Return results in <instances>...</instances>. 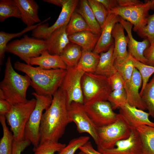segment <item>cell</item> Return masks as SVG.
Segmentation results:
<instances>
[{"label": "cell", "mask_w": 154, "mask_h": 154, "mask_svg": "<svg viewBox=\"0 0 154 154\" xmlns=\"http://www.w3.org/2000/svg\"><path fill=\"white\" fill-rule=\"evenodd\" d=\"M50 106L43 113L40 128V143L58 142L71 123L65 96L60 88L53 96Z\"/></svg>", "instance_id": "cell-1"}, {"label": "cell", "mask_w": 154, "mask_h": 154, "mask_svg": "<svg viewBox=\"0 0 154 154\" xmlns=\"http://www.w3.org/2000/svg\"><path fill=\"white\" fill-rule=\"evenodd\" d=\"M14 68L29 76L35 93L44 96H53L60 88L67 72L66 70L61 69H43L19 61L15 63Z\"/></svg>", "instance_id": "cell-2"}, {"label": "cell", "mask_w": 154, "mask_h": 154, "mask_svg": "<svg viewBox=\"0 0 154 154\" xmlns=\"http://www.w3.org/2000/svg\"><path fill=\"white\" fill-rule=\"evenodd\" d=\"M30 86V78L15 70L9 56L5 62L4 77L0 83V98L6 100L13 106L25 103L28 100L27 93Z\"/></svg>", "instance_id": "cell-3"}, {"label": "cell", "mask_w": 154, "mask_h": 154, "mask_svg": "<svg viewBox=\"0 0 154 154\" xmlns=\"http://www.w3.org/2000/svg\"><path fill=\"white\" fill-rule=\"evenodd\" d=\"M117 6L109 11L131 23L133 30L137 32L146 25L151 9L152 0L144 2L138 0H117Z\"/></svg>", "instance_id": "cell-4"}, {"label": "cell", "mask_w": 154, "mask_h": 154, "mask_svg": "<svg viewBox=\"0 0 154 154\" xmlns=\"http://www.w3.org/2000/svg\"><path fill=\"white\" fill-rule=\"evenodd\" d=\"M81 83L84 105L107 101L112 91L108 77L95 73H84Z\"/></svg>", "instance_id": "cell-5"}, {"label": "cell", "mask_w": 154, "mask_h": 154, "mask_svg": "<svg viewBox=\"0 0 154 154\" xmlns=\"http://www.w3.org/2000/svg\"><path fill=\"white\" fill-rule=\"evenodd\" d=\"M132 129L123 116L118 114L117 119L114 123L97 128L98 140L97 149L114 148L117 141L129 137Z\"/></svg>", "instance_id": "cell-6"}, {"label": "cell", "mask_w": 154, "mask_h": 154, "mask_svg": "<svg viewBox=\"0 0 154 154\" xmlns=\"http://www.w3.org/2000/svg\"><path fill=\"white\" fill-rule=\"evenodd\" d=\"M36 103V99L32 98L25 103L13 105L10 111L5 115L14 140L24 139L25 127Z\"/></svg>", "instance_id": "cell-7"}, {"label": "cell", "mask_w": 154, "mask_h": 154, "mask_svg": "<svg viewBox=\"0 0 154 154\" xmlns=\"http://www.w3.org/2000/svg\"><path fill=\"white\" fill-rule=\"evenodd\" d=\"M46 40L29 37L25 35L21 39L13 40L8 44L6 52L18 56L26 63L29 64V60L39 56L44 51L47 50Z\"/></svg>", "instance_id": "cell-8"}, {"label": "cell", "mask_w": 154, "mask_h": 154, "mask_svg": "<svg viewBox=\"0 0 154 154\" xmlns=\"http://www.w3.org/2000/svg\"><path fill=\"white\" fill-rule=\"evenodd\" d=\"M32 94L36 100V103L26 125L24 139L29 141L36 147L40 143V128L43 112L50 105L53 96L40 95L35 92Z\"/></svg>", "instance_id": "cell-9"}, {"label": "cell", "mask_w": 154, "mask_h": 154, "mask_svg": "<svg viewBox=\"0 0 154 154\" xmlns=\"http://www.w3.org/2000/svg\"><path fill=\"white\" fill-rule=\"evenodd\" d=\"M60 88L64 94L67 106L72 102L83 104L81 79L84 73L76 67L67 68Z\"/></svg>", "instance_id": "cell-10"}, {"label": "cell", "mask_w": 154, "mask_h": 154, "mask_svg": "<svg viewBox=\"0 0 154 154\" xmlns=\"http://www.w3.org/2000/svg\"><path fill=\"white\" fill-rule=\"evenodd\" d=\"M84 106L86 113L96 128L110 125L117 119L118 114L114 112L111 104L107 100L97 101Z\"/></svg>", "instance_id": "cell-11"}, {"label": "cell", "mask_w": 154, "mask_h": 154, "mask_svg": "<svg viewBox=\"0 0 154 154\" xmlns=\"http://www.w3.org/2000/svg\"><path fill=\"white\" fill-rule=\"evenodd\" d=\"M78 0H67L62 7L58 18L50 27L48 23H42L32 30V36L35 38L46 40L56 29L67 25L79 2Z\"/></svg>", "instance_id": "cell-12"}, {"label": "cell", "mask_w": 154, "mask_h": 154, "mask_svg": "<svg viewBox=\"0 0 154 154\" xmlns=\"http://www.w3.org/2000/svg\"><path fill=\"white\" fill-rule=\"evenodd\" d=\"M67 107L69 119L71 122L75 123L78 133H88L97 145L98 140L97 128L86 113L83 104L73 102Z\"/></svg>", "instance_id": "cell-13"}, {"label": "cell", "mask_w": 154, "mask_h": 154, "mask_svg": "<svg viewBox=\"0 0 154 154\" xmlns=\"http://www.w3.org/2000/svg\"><path fill=\"white\" fill-rule=\"evenodd\" d=\"M98 151L102 154H142L141 142L138 131L134 128L129 137L117 141L114 148Z\"/></svg>", "instance_id": "cell-14"}, {"label": "cell", "mask_w": 154, "mask_h": 154, "mask_svg": "<svg viewBox=\"0 0 154 154\" xmlns=\"http://www.w3.org/2000/svg\"><path fill=\"white\" fill-rule=\"evenodd\" d=\"M142 80L140 73L135 68L130 80L125 83L124 89L127 103L130 105L143 110H146L139 92L142 86Z\"/></svg>", "instance_id": "cell-15"}, {"label": "cell", "mask_w": 154, "mask_h": 154, "mask_svg": "<svg viewBox=\"0 0 154 154\" xmlns=\"http://www.w3.org/2000/svg\"><path fill=\"white\" fill-rule=\"evenodd\" d=\"M119 23L122 25L127 33L129 38L127 46L129 54L136 60L147 65V60L143 54L145 50L150 45L149 40L145 38L141 42L137 41L133 38L132 34L133 25L120 17Z\"/></svg>", "instance_id": "cell-16"}, {"label": "cell", "mask_w": 154, "mask_h": 154, "mask_svg": "<svg viewBox=\"0 0 154 154\" xmlns=\"http://www.w3.org/2000/svg\"><path fill=\"white\" fill-rule=\"evenodd\" d=\"M124 28L120 23L115 24L112 32V36L114 41L113 52L114 63L121 64L127 59L129 55L127 47L129 41L127 36L124 33Z\"/></svg>", "instance_id": "cell-17"}, {"label": "cell", "mask_w": 154, "mask_h": 154, "mask_svg": "<svg viewBox=\"0 0 154 154\" xmlns=\"http://www.w3.org/2000/svg\"><path fill=\"white\" fill-rule=\"evenodd\" d=\"M120 19L119 16L114 14H109L99 40L93 50V52L100 54L106 52L114 43L112 30L115 24L119 23Z\"/></svg>", "instance_id": "cell-18"}, {"label": "cell", "mask_w": 154, "mask_h": 154, "mask_svg": "<svg viewBox=\"0 0 154 154\" xmlns=\"http://www.w3.org/2000/svg\"><path fill=\"white\" fill-rule=\"evenodd\" d=\"M119 113L121 114L128 123L132 128L137 126L146 125L154 127V122L149 119L148 113L131 106L128 103L119 108Z\"/></svg>", "instance_id": "cell-19"}, {"label": "cell", "mask_w": 154, "mask_h": 154, "mask_svg": "<svg viewBox=\"0 0 154 154\" xmlns=\"http://www.w3.org/2000/svg\"><path fill=\"white\" fill-rule=\"evenodd\" d=\"M67 25L55 30L46 40L48 46L47 50L50 54L60 55L70 42L66 32Z\"/></svg>", "instance_id": "cell-20"}, {"label": "cell", "mask_w": 154, "mask_h": 154, "mask_svg": "<svg viewBox=\"0 0 154 154\" xmlns=\"http://www.w3.org/2000/svg\"><path fill=\"white\" fill-rule=\"evenodd\" d=\"M21 14V19L27 26L41 22L38 16L39 6L34 0H14Z\"/></svg>", "instance_id": "cell-21"}, {"label": "cell", "mask_w": 154, "mask_h": 154, "mask_svg": "<svg viewBox=\"0 0 154 154\" xmlns=\"http://www.w3.org/2000/svg\"><path fill=\"white\" fill-rule=\"evenodd\" d=\"M29 64L36 65L45 69H61L66 70L67 66L59 55L50 54L47 50L43 51L38 56L30 59Z\"/></svg>", "instance_id": "cell-22"}, {"label": "cell", "mask_w": 154, "mask_h": 154, "mask_svg": "<svg viewBox=\"0 0 154 154\" xmlns=\"http://www.w3.org/2000/svg\"><path fill=\"white\" fill-rule=\"evenodd\" d=\"M100 35L92 31H84L68 36L70 42L80 46L82 50L92 51L95 47Z\"/></svg>", "instance_id": "cell-23"}, {"label": "cell", "mask_w": 154, "mask_h": 154, "mask_svg": "<svg viewBox=\"0 0 154 154\" xmlns=\"http://www.w3.org/2000/svg\"><path fill=\"white\" fill-rule=\"evenodd\" d=\"M114 43L108 50L100 54L99 61L95 73L108 77L117 72L114 65Z\"/></svg>", "instance_id": "cell-24"}, {"label": "cell", "mask_w": 154, "mask_h": 154, "mask_svg": "<svg viewBox=\"0 0 154 154\" xmlns=\"http://www.w3.org/2000/svg\"><path fill=\"white\" fill-rule=\"evenodd\" d=\"M136 129L141 142L142 154H154V127L142 125Z\"/></svg>", "instance_id": "cell-25"}, {"label": "cell", "mask_w": 154, "mask_h": 154, "mask_svg": "<svg viewBox=\"0 0 154 154\" xmlns=\"http://www.w3.org/2000/svg\"><path fill=\"white\" fill-rule=\"evenodd\" d=\"M100 57V54L95 53L93 51L82 50L81 57L75 67L78 70L84 73H95Z\"/></svg>", "instance_id": "cell-26"}, {"label": "cell", "mask_w": 154, "mask_h": 154, "mask_svg": "<svg viewBox=\"0 0 154 154\" xmlns=\"http://www.w3.org/2000/svg\"><path fill=\"white\" fill-rule=\"evenodd\" d=\"M78 13L82 17L94 33L100 35L102 29L89 5L88 0L80 1Z\"/></svg>", "instance_id": "cell-27"}, {"label": "cell", "mask_w": 154, "mask_h": 154, "mask_svg": "<svg viewBox=\"0 0 154 154\" xmlns=\"http://www.w3.org/2000/svg\"><path fill=\"white\" fill-rule=\"evenodd\" d=\"M82 54V49L79 45L70 42L60 55L67 68L76 67Z\"/></svg>", "instance_id": "cell-28"}, {"label": "cell", "mask_w": 154, "mask_h": 154, "mask_svg": "<svg viewBox=\"0 0 154 154\" xmlns=\"http://www.w3.org/2000/svg\"><path fill=\"white\" fill-rule=\"evenodd\" d=\"M49 17L41 22L34 25L27 26L23 30L16 33H9L3 31L0 32V65L3 64L5 57V52L7 44L10 40L16 37H20L26 33L33 30L41 24L44 23L49 20Z\"/></svg>", "instance_id": "cell-29"}, {"label": "cell", "mask_w": 154, "mask_h": 154, "mask_svg": "<svg viewBox=\"0 0 154 154\" xmlns=\"http://www.w3.org/2000/svg\"><path fill=\"white\" fill-rule=\"evenodd\" d=\"M5 116L0 115V122L3 131V135L0 141V154H11L14 138L13 133L6 123Z\"/></svg>", "instance_id": "cell-30"}, {"label": "cell", "mask_w": 154, "mask_h": 154, "mask_svg": "<svg viewBox=\"0 0 154 154\" xmlns=\"http://www.w3.org/2000/svg\"><path fill=\"white\" fill-rule=\"evenodd\" d=\"M13 17L21 19L20 10L14 0H0V22Z\"/></svg>", "instance_id": "cell-31"}, {"label": "cell", "mask_w": 154, "mask_h": 154, "mask_svg": "<svg viewBox=\"0 0 154 154\" xmlns=\"http://www.w3.org/2000/svg\"><path fill=\"white\" fill-rule=\"evenodd\" d=\"M84 31H92L81 15L74 11L67 26L66 32L68 36Z\"/></svg>", "instance_id": "cell-32"}, {"label": "cell", "mask_w": 154, "mask_h": 154, "mask_svg": "<svg viewBox=\"0 0 154 154\" xmlns=\"http://www.w3.org/2000/svg\"><path fill=\"white\" fill-rule=\"evenodd\" d=\"M141 96L146 110L154 119V75L146 85Z\"/></svg>", "instance_id": "cell-33"}, {"label": "cell", "mask_w": 154, "mask_h": 154, "mask_svg": "<svg viewBox=\"0 0 154 154\" xmlns=\"http://www.w3.org/2000/svg\"><path fill=\"white\" fill-rule=\"evenodd\" d=\"M65 144L58 142L48 141L40 143L36 147H34L33 154H54L60 151L64 147Z\"/></svg>", "instance_id": "cell-34"}, {"label": "cell", "mask_w": 154, "mask_h": 154, "mask_svg": "<svg viewBox=\"0 0 154 154\" xmlns=\"http://www.w3.org/2000/svg\"><path fill=\"white\" fill-rule=\"evenodd\" d=\"M88 3L102 29L104 25L109 11L98 0H88Z\"/></svg>", "instance_id": "cell-35"}, {"label": "cell", "mask_w": 154, "mask_h": 154, "mask_svg": "<svg viewBox=\"0 0 154 154\" xmlns=\"http://www.w3.org/2000/svg\"><path fill=\"white\" fill-rule=\"evenodd\" d=\"M130 56L135 68L139 71L142 77V84L139 92L141 96L150 77L154 73V66L144 64Z\"/></svg>", "instance_id": "cell-36"}, {"label": "cell", "mask_w": 154, "mask_h": 154, "mask_svg": "<svg viewBox=\"0 0 154 154\" xmlns=\"http://www.w3.org/2000/svg\"><path fill=\"white\" fill-rule=\"evenodd\" d=\"M114 65L117 71L121 76L125 83L130 80L135 67L130 55L129 58L125 61L119 64L114 63Z\"/></svg>", "instance_id": "cell-37"}, {"label": "cell", "mask_w": 154, "mask_h": 154, "mask_svg": "<svg viewBox=\"0 0 154 154\" xmlns=\"http://www.w3.org/2000/svg\"><path fill=\"white\" fill-rule=\"evenodd\" d=\"M88 136H81L72 139L68 144L57 154H74L80 147L89 141Z\"/></svg>", "instance_id": "cell-38"}, {"label": "cell", "mask_w": 154, "mask_h": 154, "mask_svg": "<svg viewBox=\"0 0 154 154\" xmlns=\"http://www.w3.org/2000/svg\"><path fill=\"white\" fill-rule=\"evenodd\" d=\"M107 100L110 103L113 110L125 105L127 103L124 89L112 91L109 95Z\"/></svg>", "instance_id": "cell-39"}, {"label": "cell", "mask_w": 154, "mask_h": 154, "mask_svg": "<svg viewBox=\"0 0 154 154\" xmlns=\"http://www.w3.org/2000/svg\"><path fill=\"white\" fill-rule=\"evenodd\" d=\"M137 33L142 38L148 39L150 44L154 43V13L149 15L146 25Z\"/></svg>", "instance_id": "cell-40"}, {"label": "cell", "mask_w": 154, "mask_h": 154, "mask_svg": "<svg viewBox=\"0 0 154 154\" xmlns=\"http://www.w3.org/2000/svg\"><path fill=\"white\" fill-rule=\"evenodd\" d=\"M108 78L112 91L124 89L125 82L117 71L109 77Z\"/></svg>", "instance_id": "cell-41"}, {"label": "cell", "mask_w": 154, "mask_h": 154, "mask_svg": "<svg viewBox=\"0 0 154 154\" xmlns=\"http://www.w3.org/2000/svg\"><path fill=\"white\" fill-rule=\"evenodd\" d=\"M31 144V142L28 140H14L11 154H22V152Z\"/></svg>", "instance_id": "cell-42"}, {"label": "cell", "mask_w": 154, "mask_h": 154, "mask_svg": "<svg viewBox=\"0 0 154 154\" xmlns=\"http://www.w3.org/2000/svg\"><path fill=\"white\" fill-rule=\"evenodd\" d=\"M143 54L147 60V65L154 66V43L150 44Z\"/></svg>", "instance_id": "cell-43"}, {"label": "cell", "mask_w": 154, "mask_h": 154, "mask_svg": "<svg viewBox=\"0 0 154 154\" xmlns=\"http://www.w3.org/2000/svg\"><path fill=\"white\" fill-rule=\"evenodd\" d=\"M12 106L7 101L0 98V115L5 116L10 111Z\"/></svg>", "instance_id": "cell-44"}, {"label": "cell", "mask_w": 154, "mask_h": 154, "mask_svg": "<svg viewBox=\"0 0 154 154\" xmlns=\"http://www.w3.org/2000/svg\"><path fill=\"white\" fill-rule=\"evenodd\" d=\"M79 149L86 154H102L98 150H96L93 147L91 142L89 141L80 147Z\"/></svg>", "instance_id": "cell-45"}, {"label": "cell", "mask_w": 154, "mask_h": 154, "mask_svg": "<svg viewBox=\"0 0 154 154\" xmlns=\"http://www.w3.org/2000/svg\"><path fill=\"white\" fill-rule=\"evenodd\" d=\"M102 3L109 11L116 7L118 5L117 0H98Z\"/></svg>", "instance_id": "cell-46"}, {"label": "cell", "mask_w": 154, "mask_h": 154, "mask_svg": "<svg viewBox=\"0 0 154 154\" xmlns=\"http://www.w3.org/2000/svg\"><path fill=\"white\" fill-rule=\"evenodd\" d=\"M67 0H44L43 1L61 7L66 2Z\"/></svg>", "instance_id": "cell-47"}, {"label": "cell", "mask_w": 154, "mask_h": 154, "mask_svg": "<svg viewBox=\"0 0 154 154\" xmlns=\"http://www.w3.org/2000/svg\"><path fill=\"white\" fill-rule=\"evenodd\" d=\"M151 9L154 10V0H152Z\"/></svg>", "instance_id": "cell-48"}, {"label": "cell", "mask_w": 154, "mask_h": 154, "mask_svg": "<svg viewBox=\"0 0 154 154\" xmlns=\"http://www.w3.org/2000/svg\"><path fill=\"white\" fill-rule=\"evenodd\" d=\"M76 154H86L80 151V152H79V153H78Z\"/></svg>", "instance_id": "cell-49"}]
</instances>
